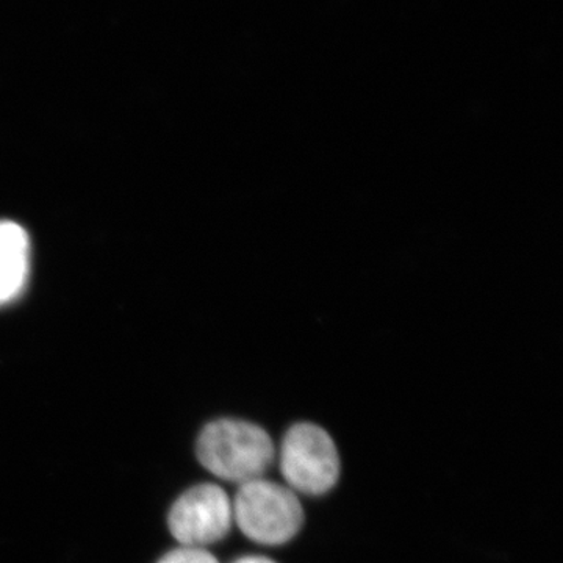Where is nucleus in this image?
Instances as JSON below:
<instances>
[{
	"instance_id": "3",
	"label": "nucleus",
	"mask_w": 563,
	"mask_h": 563,
	"mask_svg": "<svg viewBox=\"0 0 563 563\" xmlns=\"http://www.w3.org/2000/svg\"><path fill=\"white\" fill-rule=\"evenodd\" d=\"M279 466L285 484L292 492L321 496L339 481L340 455L324 429L312 422H299L282 440Z\"/></svg>"
},
{
	"instance_id": "6",
	"label": "nucleus",
	"mask_w": 563,
	"mask_h": 563,
	"mask_svg": "<svg viewBox=\"0 0 563 563\" xmlns=\"http://www.w3.org/2000/svg\"><path fill=\"white\" fill-rule=\"evenodd\" d=\"M157 563H220L213 554L207 550H195V548H176L163 555Z\"/></svg>"
},
{
	"instance_id": "5",
	"label": "nucleus",
	"mask_w": 563,
	"mask_h": 563,
	"mask_svg": "<svg viewBox=\"0 0 563 563\" xmlns=\"http://www.w3.org/2000/svg\"><path fill=\"white\" fill-rule=\"evenodd\" d=\"M31 265V243L16 222L0 221V303L11 301L24 288Z\"/></svg>"
},
{
	"instance_id": "1",
	"label": "nucleus",
	"mask_w": 563,
	"mask_h": 563,
	"mask_svg": "<svg viewBox=\"0 0 563 563\" xmlns=\"http://www.w3.org/2000/svg\"><path fill=\"white\" fill-rule=\"evenodd\" d=\"M196 455L213 476L242 485L261 479L272 468L276 448L261 426L220 418L209 422L199 433Z\"/></svg>"
},
{
	"instance_id": "4",
	"label": "nucleus",
	"mask_w": 563,
	"mask_h": 563,
	"mask_svg": "<svg viewBox=\"0 0 563 563\" xmlns=\"http://www.w3.org/2000/svg\"><path fill=\"white\" fill-rule=\"evenodd\" d=\"M233 507L220 485L199 484L181 493L168 514L169 532L180 548L206 550L231 532Z\"/></svg>"
},
{
	"instance_id": "2",
	"label": "nucleus",
	"mask_w": 563,
	"mask_h": 563,
	"mask_svg": "<svg viewBox=\"0 0 563 563\" xmlns=\"http://www.w3.org/2000/svg\"><path fill=\"white\" fill-rule=\"evenodd\" d=\"M232 507L233 523L252 542L265 547L290 542L303 525L298 493L265 477L240 485Z\"/></svg>"
},
{
	"instance_id": "7",
	"label": "nucleus",
	"mask_w": 563,
	"mask_h": 563,
	"mask_svg": "<svg viewBox=\"0 0 563 563\" xmlns=\"http://www.w3.org/2000/svg\"><path fill=\"white\" fill-rule=\"evenodd\" d=\"M232 563H277L272 561V559L263 558V555H244L242 559H236L235 562Z\"/></svg>"
}]
</instances>
